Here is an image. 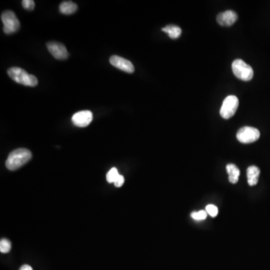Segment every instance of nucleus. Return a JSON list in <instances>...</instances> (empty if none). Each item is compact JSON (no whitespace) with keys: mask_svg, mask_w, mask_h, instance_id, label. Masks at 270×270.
Here are the masks:
<instances>
[{"mask_svg":"<svg viewBox=\"0 0 270 270\" xmlns=\"http://www.w3.org/2000/svg\"><path fill=\"white\" fill-rule=\"evenodd\" d=\"M32 159V152L25 148L12 151L8 155L5 166L9 170H16L26 164Z\"/></svg>","mask_w":270,"mask_h":270,"instance_id":"obj_1","label":"nucleus"},{"mask_svg":"<svg viewBox=\"0 0 270 270\" xmlns=\"http://www.w3.org/2000/svg\"><path fill=\"white\" fill-rule=\"evenodd\" d=\"M8 74L15 82L26 87H34L38 84V79L33 74H29L21 68H11L8 70Z\"/></svg>","mask_w":270,"mask_h":270,"instance_id":"obj_2","label":"nucleus"},{"mask_svg":"<svg viewBox=\"0 0 270 270\" xmlns=\"http://www.w3.org/2000/svg\"><path fill=\"white\" fill-rule=\"evenodd\" d=\"M232 70L234 75L243 81H249L254 76V71L252 68L242 59L234 61L232 63Z\"/></svg>","mask_w":270,"mask_h":270,"instance_id":"obj_3","label":"nucleus"},{"mask_svg":"<svg viewBox=\"0 0 270 270\" xmlns=\"http://www.w3.org/2000/svg\"><path fill=\"white\" fill-rule=\"evenodd\" d=\"M1 19L3 23V30L5 34L15 33L20 29V21L12 11H5L2 12Z\"/></svg>","mask_w":270,"mask_h":270,"instance_id":"obj_4","label":"nucleus"},{"mask_svg":"<svg viewBox=\"0 0 270 270\" xmlns=\"http://www.w3.org/2000/svg\"><path fill=\"white\" fill-rule=\"evenodd\" d=\"M239 107V99L235 95H229L224 99L220 110V114L223 118H231L236 113Z\"/></svg>","mask_w":270,"mask_h":270,"instance_id":"obj_5","label":"nucleus"},{"mask_svg":"<svg viewBox=\"0 0 270 270\" xmlns=\"http://www.w3.org/2000/svg\"><path fill=\"white\" fill-rule=\"evenodd\" d=\"M260 131L257 128L249 126L242 127L238 131L236 138L242 144H251L257 141L260 138Z\"/></svg>","mask_w":270,"mask_h":270,"instance_id":"obj_6","label":"nucleus"},{"mask_svg":"<svg viewBox=\"0 0 270 270\" xmlns=\"http://www.w3.org/2000/svg\"><path fill=\"white\" fill-rule=\"evenodd\" d=\"M93 114L90 110H82L74 113L72 116V123L80 128L87 127L92 121Z\"/></svg>","mask_w":270,"mask_h":270,"instance_id":"obj_7","label":"nucleus"},{"mask_svg":"<svg viewBox=\"0 0 270 270\" xmlns=\"http://www.w3.org/2000/svg\"><path fill=\"white\" fill-rule=\"evenodd\" d=\"M47 48L55 59H66L69 57V53L64 44L52 41L47 44Z\"/></svg>","mask_w":270,"mask_h":270,"instance_id":"obj_8","label":"nucleus"},{"mask_svg":"<svg viewBox=\"0 0 270 270\" xmlns=\"http://www.w3.org/2000/svg\"><path fill=\"white\" fill-rule=\"evenodd\" d=\"M110 64L123 72L127 73H133L134 67L132 63L128 59H124L119 56H112L110 58Z\"/></svg>","mask_w":270,"mask_h":270,"instance_id":"obj_9","label":"nucleus"},{"mask_svg":"<svg viewBox=\"0 0 270 270\" xmlns=\"http://www.w3.org/2000/svg\"><path fill=\"white\" fill-rule=\"evenodd\" d=\"M238 15L234 11L228 10L218 14L216 20L218 24L223 26H231L237 20Z\"/></svg>","mask_w":270,"mask_h":270,"instance_id":"obj_10","label":"nucleus"},{"mask_svg":"<svg viewBox=\"0 0 270 270\" xmlns=\"http://www.w3.org/2000/svg\"><path fill=\"white\" fill-rule=\"evenodd\" d=\"M260 169L256 166H250L247 169L248 183L250 186H254L258 182L260 177Z\"/></svg>","mask_w":270,"mask_h":270,"instance_id":"obj_11","label":"nucleus"},{"mask_svg":"<svg viewBox=\"0 0 270 270\" xmlns=\"http://www.w3.org/2000/svg\"><path fill=\"white\" fill-rule=\"evenodd\" d=\"M77 10V5L72 1H65L59 5V12L63 15H72Z\"/></svg>","mask_w":270,"mask_h":270,"instance_id":"obj_12","label":"nucleus"},{"mask_svg":"<svg viewBox=\"0 0 270 270\" xmlns=\"http://www.w3.org/2000/svg\"><path fill=\"white\" fill-rule=\"evenodd\" d=\"M226 169L228 175H229L230 182L232 184H236L239 181V174H240L239 169L234 164H228Z\"/></svg>","mask_w":270,"mask_h":270,"instance_id":"obj_13","label":"nucleus"},{"mask_svg":"<svg viewBox=\"0 0 270 270\" xmlns=\"http://www.w3.org/2000/svg\"><path fill=\"white\" fill-rule=\"evenodd\" d=\"M162 30L164 32V33H167L169 37L170 38H173V39L178 38L181 33H182L181 29L179 26H174V25H168V26H165L164 28H162Z\"/></svg>","mask_w":270,"mask_h":270,"instance_id":"obj_14","label":"nucleus"},{"mask_svg":"<svg viewBox=\"0 0 270 270\" xmlns=\"http://www.w3.org/2000/svg\"><path fill=\"white\" fill-rule=\"evenodd\" d=\"M119 176H120V174H119L117 169L116 167H113V168L109 170V172L107 174V181L109 183H114L116 182V180L118 178Z\"/></svg>","mask_w":270,"mask_h":270,"instance_id":"obj_15","label":"nucleus"},{"mask_svg":"<svg viewBox=\"0 0 270 270\" xmlns=\"http://www.w3.org/2000/svg\"><path fill=\"white\" fill-rule=\"evenodd\" d=\"M12 244L10 241L7 239H2L0 241V252L2 253H8L10 252Z\"/></svg>","mask_w":270,"mask_h":270,"instance_id":"obj_16","label":"nucleus"},{"mask_svg":"<svg viewBox=\"0 0 270 270\" xmlns=\"http://www.w3.org/2000/svg\"><path fill=\"white\" fill-rule=\"evenodd\" d=\"M207 215H208V213H206V211L200 210L199 212H193L191 214V216H192V218H194V219L197 220V221H200V220L206 219Z\"/></svg>","mask_w":270,"mask_h":270,"instance_id":"obj_17","label":"nucleus"},{"mask_svg":"<svg viewBox=\"0 0 270 270\" xmlns=\"http://www.w3.org/2000/svg\"><path fill=\"white\" fill-rule=\"evenodd\" d=\"M206 213H208L210 216L212 217H216L218 215V210L217 208V206H215V205L210 204L208 206H206Z\"/></svg>","mask_w":270,"mask_h":270,"instance_id":"obj_18","label":"nucleus"},{"mask_svg":"<svg viewBox=\"0 0 270 270\" xmlns=\"http://www.w3.org/2000/svg\"><path fill=\"white\" fill-rule=\"evenodd\" d=\"M22 5L26 10H33L35 8V2L33 0H23Z\"/></svg>","mask_w":270,"mask_h":270,"instance_id":"obj_19","label":"nucleus"},{"mask_svg":"<svg viewBox=\"0 0 270 270\" xmlns=\"http://www.w3.org/2000/svg\"><path fill=\"white\" fill-rule=\"evenodd\" d=\"M124 177H123V176L120 175L119 176L118 178H117V180H116V182H114L115 186L117 187V188H120V187H121L122 185L124 184Z\"/></svg>","mask_w":270,"mask_h":270,"instance_id":"obj_20","label":"nucleus"},{"mask_svg":"<svg viewBox=\"0 0 270 270\" xmlns=\"http://www.w3.org/2000/svg\"><path fill=\"white\" fill-rule=\"evenodd\" d=\"M20 270H33V268L30 267V265H27V264H25V265L22 266L20 268Z\"/></svg>","mask_w":270,"mask_h":270,"instance_id":"obj_21","label":"nucleus"}]
</instances>
